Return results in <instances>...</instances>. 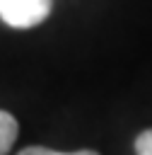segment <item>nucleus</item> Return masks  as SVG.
Segmentation results:
<instances>
[{
    "label": "nucleus",
    "mask_w": 152,
    "mask_h": 155,
    "mask_svg": "<svg viewBox=\"0 0 152 155\" xmlns=\"http://www.w3.org/2000/svg\"><path fill=\"white\" fill-rule=\"evenodd\" d=\"M51 15V0H0V17L14 29L41 24Z\"/></svg>",
    "instance_id": "1"
},
{
    "label": "nucleus",
    "mask_w": 152,
    "mask_h": 155,
    "mask_svg": "<svg viewBox=\"0 0 152 155\" xmlns=\"http://www.w3.org/2000/svg\"><path fill=\"white\" fill-rule=\"evenodd\" d=\"M17 155H99L97 150H77V153H58V150H51V148H43V145H29L24 150H19Z\"/></svg>",
    "instance_id": "3"
},
{
    "label": "nucleus",
    "mask_w": 152,
    "mask_h": 155,
    "mask_svg": "<svg viewBox=\"0 0 152 155\" xmlns=\"http://www.w3.org/2000/svg\"><path fill=\"white\" fill-rule=\"evenodd\" d=\"M17 119L10 114V111H2L0 109V155H7L12 143L17 140Z\"/></svg>",
    "instance_id": "2"
},
{
    "label": "nucleus",
    "mask_w": 152,
    "mask_h": 155,
    "mask_svg": "<svg viewBox=\"0 0 152 155\" xmlns=\"http://www.w3.org/2000/svg\"><path fill=\"white\" fill-rule=\"evenodd\" d=\"M135 155H152V128L142 131L135 138Z\"/></svg>",
    "instance_id": "4"
}]
</instances>
